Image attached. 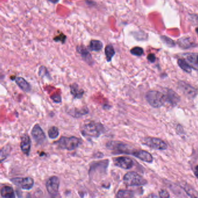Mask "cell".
Returning <instances> with one entry per match:
<instances>
[{
	"label": "cell",
	"mask_w": 198,
	"mask_h": 198,
	"mask_svg": "<svg viewBox=\"0 0 198 198\" xmlns=\"http://www.w3.org/2000/svg\"><path fill=\"white\" fill-rule=\"evenodd\" d=\"M103 46L104 44L101 41L96 40V39H93V40L91 41L90 43L89 48L91 51L98 52L102 49Z\"/></svg>",
	"instance_id": "19"
},
{
	"label": "cell",
	"mask_w": 198,
	"mask_h": 198,
	"mask_svg": "<svg viewBox=\"0 0 198 198\" xmlns=\"http://www.w3.org/2000/svg\"><path fill=\"white\" fill-rule=\"evenodd\" d=\"M47 73H48L47 69L44 66H41L40 68H39V74L42 77H43L44 76H47Z\"/></svg>",
	"instance_id": "31"
},
{
	"label": "cell",
	"mask_w": 198,
	"mask_h": 198,
	"mask_svg": "<svg viewBox=\"0 0 198 198\" xmlns=\"http://www.w3.org/2000/svg\"><path fill=\"white\" fill-rule=\"evenodd\" d=\"M194 173H195V176L198 179V165L195 167V171H194Z\"/></svg>",
	"instance_id": "35"
},
{
	"label": "cell",
	"mask_w": 198,
	"mask_h": 198,
	"mask_svg": "<svg viewBox=\"0 0 198 198\" xmlns=\"http://www.w3.org/2000/svg\"><path fill=\"white\" fill-rule=\"evenodd\" d=\"M134 37L136 39H138V40H140V41L145 40V39H147V34L142 31L135 32V33H134Z\"/></svg>",
	"instance_id": "27"
},
{
	"label": "cell",
	"mask_w": 198,
	"mask_h": 198,
	"mask_svg": "<svg viewBox=\"0 0 198 198\" xmlns=\"http://www.w3.org/2000/svg\"><path fill=\"white\" fill-rule=\"evenodd\" d=\"M12 183L25 190L31 189L34 185V180L31 177L14 178L11 180Z\"/></svg>",
	"instance_id": "8"
},
{
	"label": "cell",
	"mask_w": 198,
	"mask_h": 198,
	"mask_svg": "<svg viewBox=\"0 0 198 198\" xmlns=\"http://www.w3.org/2000/svg\"><path fill=\"white\" fill-rule=\"evenodd\" d=\"M48 134L51 139H55V138H57L59 135V130L56 127L53 126L51 127L48 130Z\"/></svg>",
	"instance_id": "25"
},
{
	"label": "cell",
	"mask_w": 198,
	"mask_h": 198,
	"mask_svg": "<svg viewBox=\"0 0 198 198\" xmlns=\"http://www.w3.org/2000/svg\"><path fill=\"white\" fill-rule=\"evenodd\" d=\"M132 155L147 163H152L153 159L151 153L144 150H134Z\"/></svg>",
	"instance_id": "12"
},
{
	"label": "cell",
	"mask_w": 198,
	"mask_h": 198,
	"mask_svg": "<svg viewBox=\"0 0 198 198\" xmlns=\"http://www.w3.org/2000/svg\"><path fill=\"white\" fill-rule=\"evenodd\" d=\"M159 196H161V197H162V198H166V197H170V195L169 193H168V192L166 190H161L160 192H159Z\"/></svg>",
	"instance_id": "30"
},
{
	"label": "cell",
	"mask_w": 198,
	"mask_h": 198,
	"mask_svg": "<svg viewBox=\"0 0 198 198\" xmlns=\"http://www.w3.org/2000/svg\"><path fill=\"white\" fill-rule=\"evenodd\" d=\"M165 94L166 98V102H168L172 105H176L180 101V96L171 89H166Z\"/></svg>",
	"instance_id": "14"
},
{
	"label": "cell",
	"mask_w": 198,
	"mask_h": 198,
	"mask_svg": "<svg viewBox=\"0 0 198 198\" xmlns=\"http://www.w3.org/2000/svg\"><path fill=\"white\" fill-rule=\"evenodd\" d=\"M81 142V140L75 136L62 137L56 142V144L59 148L62 149L72 151L78 147Z\"/></svg>",
	"instance_id": "4"
},
{
	"label": "cell",
	"mask_w": 198,
	"mask_h": 198,
	"mask_svg": "<svg viewBox=\"0 0 198 198\" xmlns=\"http://www.w3.org/2000/svg\"><path fill=\"white\" fill-rule=\"evenodd\" d=\"M130 52L133 55L137 56H140L143 55L144 50L141 47H135L130 50Z\"/></svg>",
	"instance_id": "28"
},
{
	"label": "cell",
	"mask_w": 198,
	"mask_h": 198,
	"mask_svg": "<svg viewBox=\"0 0 198 198\" xmlns=\"http://www.w3.org/2000/svg\"><path fill=\"white\" fill-rule=\"evenodd\" d=\"M168 187L171 189V190L175 193V194H176L177 195H178V196H181V197H183V196H184V197H185V196H187V195H184V193L183 194V192H182V190L181 189H179V187H178V186H177V185H174V184H170H170H168Z\"/></svg>",
	"instance_id": "24"
},
{
	"label": "cell",
	"mask_w": 198,
	"mask_h": 198,
	"mask_svg": "<svg viewBox=\"0 0 198 198\" xmlns=\"http://www.w3.org/2000/svg\"><path fill=\"white\" fill-rule=\"evenodd\" d=\"M178 65L180 67L181 69H183L184 72L190 73L192 72V68L191 66L183 59H179L178 60Z\"/></svg>",
	"instance_id": "22"
},
{
	"label": "cell",
	"mask_w": 198,
	"mask_h": 198,
	"mask_svg": "<svg viewBox=\"0 0 198 198\" xmlns=\"http://www.w3.org/2000/svg\"><path fill=\"white\" fill-rule=\"evenodd\" d=\"M178 42H179L178 43H179V45L184 49H187L194 46L193 43L190 41L189 38H182L180 39L178 41Z\"/></svg>",
	"instance_id": "21"
},
{
	"label": "cell",
	"mask_w": 198,
	"mask_h": 198,
	"mask_svg": "<svg viewBox=\"0 0 198 198\" xmlns=\"http://www.w3.org/2000/svg\"><path fill=\"white\" fill-rule=\"evenodd\" d=\"M146 99L149 105L155 108L162 107L166 102L165 94L157 91H148L146 94Z\"/></svg>",
	"instance_id": "2"
},
{
	"label": "cell",
	"mask_w": 198,
	"mask_h": 198,
	"mask_svg": "<svg viewBox=\"0 0 198 198\" xmlns=\"http://www.w3.org/2000/svg\"><path fill=\"white\" fill-rule=\"evenodd\" d=\"M148 60L151 62V63H153L155 62L156 61V56L153 54H150L149 55H148V57H147Z\"/></svg>",
	"instance_id": "33"
},
{
	"label": "cell",
	"mask_w": 198,
	"mask_h": 198,
	"mask_svg": "<svg viewBox=\"0 0 198 198\" xmlns=\"http://www.w3.org/2000/svg\"><path fill=\"white\" fill-rule=\"evenodd\" d=\"M59 185L60 181L58 177L56 176H52L50 177L46 183V188L52 196H55L58 194Z\"/></svg>",
	"instance_id": "9"
},
{
	"label": "cell",
	"mask_w": 198,
	"mask_h": 198,
	"mask_svg": "<svg viewBox=\"0 0 198 198\" xmlns=\"http://www.w3.org/2000/svg\"><path fill=\"white\" fill-rule=\"evenodd\" d=\"M77 51L80 54L83 60L90 65H92L94 63L91 55L87 49L83 45H80L77 47Z\"/></svg>",
	"instance_id": "13"
},
{
	"label": "cell",
	"mask_w": 198,
	"mask_h": 198,
	"mask_svg": "<svg viewBox=\"0 0 198 198\" xmlns=\"http://www.w3.org/2000/svg\"><path fill=\"white\" fill-rule=\"evenodd\" d=\"M105 54L108 62H110L116 52L114 49L112 44H108L106 45L105 49Z\"/></svg>",
	"instance_id": "20"
},
{
	"label": "cell",
	"mask_w": 198,
	"mask_h": 198,
	"mask_svg": "<svg viewBox=\"0 0 198 198\" xmlns=\"http://www.w3.org/2000/svg\"><path fill=\"white\" fill-rule=\"evenodd\" d=\"M71 94L75 98H81L83 94L84 91L82 89H80L77 84H73L70 86Z\"/></svg>",
	"instance_id": "18"
},
{
	"label": "cell",
	"mask_w": 198,
	"mask_h": 198,
	"mask_svg": "<svg viewBox=\"0 0 198 198\" xmlns=\"http://www.w3.org/2000/svg\"><path fill=\"white\" fill-rule=\"evenodd\" d=\"M48 1L51 2L52 3L56 4V3H58L59 1V0H48Z\"/></svg>",
	"instance_id": "36"
},
{
	"label": "cell",
	"mask_w": 198,
	"mask_h": 198,
	"mask_svg": "<svg viewBox=\"0 0 198 198\" xmlns=\"http://www.w3.org/2000/svg\"><path fill=\"white\" fill-rule=\"evenodd\" d=\"M134 196V192L129 190H120L116 195L117 197H132Z\"/></svg>",
	"instance_id": "23"
},
{
	"label": "cell",
	"mask_w": 198,
	"mask_h": 198,
	"mask_svg": "<svg viewBox=\"0 0 198 198\" xmlns=\"http://www.w3.org/2000/svg\"><path fill=\"white\" fill-rule=\"evenodd\" d=\"M1 195L5 198H13L15 197L13 188L9 186H5L1 188Z\"/></svg>",
	"instance_id": "17"
},
{
	"label": "cell",
	"mask_w": 198,
	"mask_h": 198,
	"mask_svg": "<svg viewBox=\"0 0 198 198\" xmlns=\"http://www.w3.org/2000/svg\"><path fill=\"white\" fill-rule=\"evenodd\" d=\"M52 99L56 103H59L61 102V97L59 95L52 96Z\"/></svg>",
	"instance_id": "34"
},
{
	"label": "cell",
	"mask_w": 198,
	"mask_h": 198,
	"mask_svg": "<svg viewBox=\"0 0 198 198\" xmlns=\"http://www.w3.org/2000/svg\"><path fill=\"white\" fill-rule=\"evenodd\" d=\"M196 33L197 34V35H198V27H197L196 29Z\"/></svg>",
	"instance_id": "38"
},
{
	"label": "cell",
	"mask_w": 198,
	"mask_h": 198,
	"mask_svg": "<svg viewBox=\"0 0 198 198\" xmlns=\"http://www.w3.org/2000/svg\"><path fill=\"white\" fill-rule=\"evenodd\" d=\"M114 164L116 166L120 168L128 170L132 167L133 161L128 157H118L113 159Z\"/></svg>",
	"instance_id": "10"
},
{
	"label": "cell",
	"mask_w": 198,
	"mask_h": 198,
	"mask_svg": "<svg viewBox=\"0 0 198 198\" xmlns=\"http://www.w3.org/2000/svg\"><path fill=\"white\" fill-rule=\"evenodd\" d=\"M106 146L116 154L132 155L134 151V150H131L127 144L120 142H110L108 143Z\"/></svg>",
	"instance_id": "6"
},
{
	"label": "cell",
	"mask_w": 198,
	"mask_h": 198,
	"mask_svg": "<svg viewBox=\"0 0 198 198\" xmlns=\"http://www.w3.org/2000/svg\"><path fill=\"white\" fill-rule=\"evenodd\" d=\"M66 35H65L64 34H63L62 33L59 34L58 36L55 37L54 40L56 42L58 41H61L62 43H64L66 41Z\"/></svg>",
	"instance_id": "29"
},
{
	"label": "cell",
	"mask_w": 198,
	"mask_h": 198,
	"mask_svg": "<svg viewBox=\"0 0 198 198\" xmlns=\"http://www.w3.org/2000/svg\"><path fill=\"white\" fill-rule=\"evenodd\" d=\"M144 145L149 148L157 149V150H165L167 148L166 143L160 138L148 137L145 138L142 142Z\"/></svg>",
	"instance_id": "5"
},
{
	"label": "cell",
	"mask_w": 198,
	"mask_h": 198,
	"mask_svg": "<svg viewBox=\"0 0 198 198\" xmlns=\"http://www.w3.org/2000/svg\"><path fill=\"white\" fill-rule=\"evenodd\" d=\"M189 19L195 25H198V16L195 15H191Z\"/></svg>",
	"instance_id": "32"
},
{
	"label": "cell",
	"mask_w": 198,
	"mask_h": 198,
	"mask_svg": "<svg viewBox=\"0 0 198 198\" xmlns=\"http://www.w3.org/2000/svg\"><path fill=\"white\" fill-rule=\"evenodd\" d=\"M161 39H162V41L169 47H173L175 45L174 41L173 40V39L167 36L162 35L161 37Z\"/></svg>",
	"instance_id": "26"
},
{
	"label": "cell",
	"mask_w": 198,
	"mask_h": 198,
	"mask_svg": "<svg viewBox=\"0 0 198 198\" xmlns=\"http://www.w3.org/2000/svg\"><path fill=\"white\" fill-rule=\"evenodd\" d=\"M31 135L33 139L38 144H43L46 139V136L44 132L38 124H35L33 127L31 131Z\"/></svg>",
	"instance_id": "11"
},
{
	"label": "cell",
	"mask_w": 198,
	"mask_h": 198,
	"mask_svg": "<svg viewBox=\"0 0 198 198\" xmlns=\"http://www.w3.org/2000/svg\"><path fill=\"white\" fill-rule=\"evenodd\" d=\"M21 148L23 153L29 156L31 149V140L27 134H25L22 137Z\"/></svg>",
	"instance_id": "15"
},
{
	"label": "cell",
	"mask_w": 198,
	"mask_h": 198,
	"mask_svg": "<svg viewBox=\"0 0 198 198\" xmlns=\"http://www.w3.org/2000/svg\"><path fill=\"white\" fill-rule=\"evenodd\" d=\"M123 181L124 184L128 187L141 186L147 184L146 180L141 175L134 171L126 173L124 176Z\"/></svg>",
	"instance_id": "3"
},
{
	"label": "cell",
	"mask_w": 198,
	"mask_h": 198,
	"mask_svg": "<svg viewBox=\"0 0 198 198\" xmlns=\"http://www.w3.org/2000/svg\"><path fill=\"white\" fill-rule=\"evenodd\" d=\"M15 82L17 85L25 92H29L31 90V86L23 77H17L15 80Z\"/></svg>",
	"instance_id": "16"
},
{
	"label": "cell",
	"mask_w": 198,
	"mask_h": 198,
	"mask_svg": "<svg viewBox=\"0 0 198 198\" xmlns=\"http://www.w3.org/2000/svg\"><path fill=\"white\" fill-rule=\"evenodd\" d=\"M178 87L183 94L189 99H193L197 94V90L185 82H179L178 83Z\"/></svg>",
	"instance_id": "7"
},
{
	"label": "cell",
	"mask_w": 198,
	"mask_h": 198,
	"mask_svg": "<svg viewBox=\"0 0 198 198\" xmlns=\"http://www.w3.org/2000/svg\"><path fill=\"white\" fill-rule=\"evenodd\" d=\"M104 127L101 123L90 122L86 124L82 130L83 136L89 138H98L104 132Z\"/></svg>",
	"instance_id": "1"
},
{
	"label": "cell",
	"mask_w": 198,
	"mask_h": 198,
	"mask_svg": "<svg viewBox=\"0 0 198 198\" xmlns=\"http://www.w3.org/2000/svg\"><path fill=\"white\" fill-rule=\"evenodd\" d=\"M196 61V64H197V65H198V55L196 56V60H195Z\"/></svg>",
	"instance_id": "37"
}]
</instances>
